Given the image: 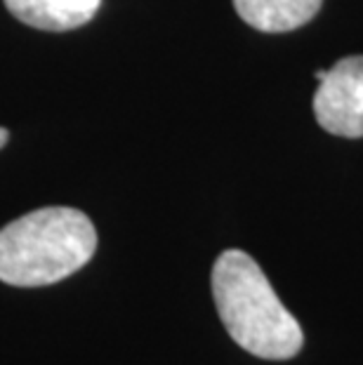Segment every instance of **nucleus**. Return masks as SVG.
Instances as JSON below:
<instances>
[{"label": "nucleus", "instance_id": "1", "mask_svg": "<svg viewBox=\"0 0 363 365\" xmlns=\"http://www.w3.org/2000/svg\"><path fill=\"white\" fill-rule=\"evenodd\" d=\"M213 297L231 339L260 359H292L302 349V328L283 307L250 255L222 252L213 267Z\"/></svg>", "mask_w": 363, "mask_h": 365}, {"label": "nucleus", "instance_id": "2", "mask_svg": "<svg viewBox=\"0 0 363 365\" xmlns=\"http://www.w3.org/2000/svg\"><path fill=\"white\" fill-rule=\"evenodd\" d=\"M95 250V224L81 210H34L0 229V281L19 287L64 281L83 269Z\"/></svg>", "mask_w": 363, "mask_h": 365}, {"label": "nucleus", "instance_id": "3", "mask_svg": "<svg viewBox=\"0 0 363 365\" xmlns=\"http://www.w3.org/2000/svg\"><path fill=\"white\" fill-rule=\"evenodd\" d=\"M321 81L314 95V113L330 135L363 137V54L339 59L330 71H316Z\"/></svg>", "mask_w": 363, "mask_h": 365}, {"label": "nucleus", "instance_id": "4", "mask_svg": "<svg viewBox=\"0 0 363 365\" xmlns=\"http://www.w3.org/2000/svg\"><path fill=\"white\" fill-rule=\"evenodd\" d=\"M102 0H5L24 24L41 31H73L95 17Z\"/></svg>", "mask_w": 363, "mask_h": 365}, {"label": "nucleus", "instance_id": "5", "mask_svg": "<svg viewBox=\"0 0 363 365\" xmlns=\"http://www.w3.org/2000/svg\"><path fill=\"white\" fill-rule=\"evenodd\" d=\"M323 0H234L245 24L265 34H285L316 17Z\"/></svg>", "mask_w": 363, "mask_h": 365}, {"label": "nucleus", "instance_id": "6", "mask_svg": "<svg viewBox=\"0 0 363 365\" xmlns=\"http://www.w3.org/2000/svg\"><path fill=\"white\" fill-rule=\"evenodd\" d=\"M7 137H10V135H7V130L0 128V149H3V146L7 144Z\"/></svg>", "mask_w": 363, "mask_h": 365}]
</instances>
